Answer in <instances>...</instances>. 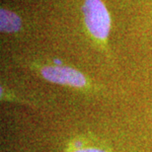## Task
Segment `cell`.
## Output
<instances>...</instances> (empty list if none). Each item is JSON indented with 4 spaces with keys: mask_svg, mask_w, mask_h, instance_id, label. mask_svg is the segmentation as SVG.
<instances>
[{
    "mask_svg": "<svg viewBox=\"0 0 152 152\" xmlns=\"http://www.w3.org/2000/svg\"><path fill=\"white\" fill-rule=\"evenodd\" d=\"M82 13L89 34L102 45H106L111 30V16L103 1L85 0Z\"/></svg>",
    "mask_w": 152,
    "mask_h": 152,
    "instance_id": "6da1fadb",
    "label": "cell"
},
{
    "mask_svg": "<svg viewBox=\"0 0 152 152\" xmlns=\"http://www.w3.org/2000/svg\"><path fill=\"white\" fill-rule=\"evenodd\" d=\"M38 71L45 80L50 83L77 88V89L90 87V82L86 76L77 69L69 66H63L60 64L42 65L38 68Z\"/></svg>",
    "mask_w": 152,
    "mask_h": 152,
    "instance_id": "7a4b0ae2",
    "label": "cell"
},
{
    "mask_svg": "<svg viewBox=\"0 0 152 152\" xmlns=\"http://www.w3.org/2000/svg\"><path fill=\"white\" fill-rule=\"evenodd\" d=\"M22 28V20L19 15L5 8L0 9V30L2 33H16Z\"/></svg>",
    "mask_w": 152,
    "mask_h": 152,
    "instance_id": "3957f363",
    "label": "cell"
},
{
    "mask_svg": "<svg viewBox=\"0 0 152 152\" xmlns=\"http://www.w3.org/2000/svg\"><path fill=\"white\" fill-rule=\"evenodd\" d=\"M71 152H108V151L97 147H81V148H75Z\"/></svg>",
    "mask_w": 152,
    "mask_h": 152,
    "instance_id": "277c9868",
    "label": "cell"
}]
</instances>
